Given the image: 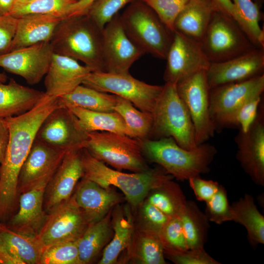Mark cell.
<instances>
[{
    "label": "cell",
    "mask_w": 264,
    "mask_h": 264,
    "mask_svg": "<svg viewBox=\"0 0 264 264\" xmlns=\"http://www.w3.org/2000/svg\"><path fill=\"white\" fill-rule=\"evenodd\" d=\"M62 106L58 97H45L33 109L5 118L9 131L8 144L0 166V197L13 199L22 165L44 120L56 108Z\"/></svg>",
    "instance_id": "cell-1"
},
{
    "label": "cell",
    "mask_w": 264,
    "mask_h": 264,
    "mask_svg": "<svg viewBox=\"0 0 264 264\" xmlns=\"http://www.w3.org/2000/svg\"><path fill=\"white\" fill-rule=\"evenodd\" d=\"M49 42L54 53L79 60L92 72H105L103 29L88 14L63 18Z\"/></svg>",
    "instance_id": "cell-2"
},
{
    "label": "cell",
    "mask_w": 264,
    "mask_h": 264,
    "mask_svg": "<svg viewBox=\"0 0 264 264\" xmlns=\"http://www.w3.org/2000/svg\"><path fill=\"white\" fill-rule=\"evenodd\" d=\"M140 141L145 158L182 181L208 173L217 153L214 146L206 142L188 150L178 145L171 137Z\"/></svg>",
    "instance_id": "cell-3"
},
{
    "label": "cell",
    "mask_w": 264,
    "mask_h": 264,
    "mask_svg": "<svg viewBox=\"0 0 264 264\" xmlns=\"http://www.w3.org/2000/svg\"><path fill=\"white\" fill-rule=\"evenodd\" d=\"M85 178L108 189H119L133 207L141 203L153 190L174 177L162 167L138 173H125L108 167L93 157L85 149L81 150Z\"/></svg>",
    "instance_id": "cell-4"
},
{
    "label": "cell",
    "mask_w": 264,
    "mask_h": 264,
    "mask_svg": "<svg viewBox=\"0 0 264 264\" xmlns=\"http://www.w3.org/2000/svg\"><path fill=\"white\" fill-rule=\"evenodd\" d=\"M151 112L153 127L150 138L171 137L182 148L195 149V128L189 111L178 95L176 84L165 83Z\"/></svg>",
    "instance_id": "cell-5"
},
{
    "label": "cell",
    "mask_w": 264,
    "mask_h": 264,
    "mask_svg": "<svg viewBox=\"0 0 264 264\" xmlns=\"http://www.w3.org/2000/svg\"><path fill=\"white\" fill-rule=\"evenodd\" d=\"M120 17L127 34L145 54L166 60L174 32L152 9L142 0H133Z\"/></svg>",
    "instance_id": "cell-6"
},
{
    "label": "cell",
    "mask_w": 264,
    "mask_h": 264,
    "mask_svg": "<svg viewBox=\"0 0 264 264\" xmlns=\"http://www.w3.org/2000/svg\"><path fill=\"white\" fill-rule=\"evenodd\" d=\"M199 44L210 63L225 62L258 48L237 22L220 10L214 14Z\"/></svg>",
    "instance_id": "cell-7"
},
{
    "label": "cell",
    "mask_w": 264,
    "mask_h": 264,
    "mask_svg": "<svg viewBox=\"0 0 264 264\" xmlns=\"http://www.w3.org/2000/svg\"><path fill=\"white\" fill-rule=\"evenodd\" d=\"M84 148L95 158L118 170L138 173L150 169L140 140L126 135L104 131L89 132Z\"/></svg>",
    "instance_id": "cell-8"
},
{
    "label": "cell",
    "mask_w": 264,
    "mask_h": 264,
    "mask_svg": "<svg viewBox=\"0 0 264 264\" xmlns=\"http://www.w3.org/2000/svg\"><path fill=\"white\" fill-rule=\"evenodd\" d=\"M82 85L97 90L110 93L126 99L140 110L151 113L161 94L163 87L147 84L129 73H113L93 71Z\"/></svg>",
    "instance_id": "cell-9"
},
{
    "label": "cell",
    "mask_w": 264,
    "mask_h": 264,
    "mask_svg": "<svg viewBox=\"0 0 264 264\" xmlns=\"http://www.w3.org/2000/svg\"><path fill=\"white\" fill-rule=\"evenodd\" d=\"M206 70L199 71L176 84L179 96L190 115L198 145L213 137L216 132L209 112V91Z\"/></svg>",
    "instance_id": "cell-10"
},
{
    "label": "cell",
    "mask_w": 264,
    "mask_h": 264,
    "mask_svg": "<svg viewBox=\"0 0 264 264\" xmlns=\"http://www.w3.org/2000/svg\"><path fill=\"white\" fill-rule=\"evenodd\" d=\"M89 222L73 195L49 213L35 235L44 249L65 242L77 241Z\"/></svg>",
    "instance_id": "cell-11"
},
{
    "label": "cell",
    "mask_w": 264,
    "mask_h": 264,
    "mask_svg": "<svg viewBox=\"0 0 264 264\" xmlns=\"http://www.w3.org/2000/svg\"><path fill=\"white\" fill-rule=\"evenodd\" d=\"M88 133L82 128L77 118L68 108L60 106L44 120L36 139L67 152L84 148Z\"/></svg>",
    "instance_id": "cell-12"
},
{
    "label": "cell",
    "mask_w": 264,
    "mask_h": 264,
    "mask_svg": "<svg viewBox=\"0 0 264 264\" xmlns=\"http://www.w3.org/2000/svg\"><path fill=\"white\" fill-rule=\"evenodd\" d=\"M264 74L246 81L230 83L209 91V112L216 130L222 129L227 118L246 100L262 95Z\"/></svg>",
    "instance_id": "cell-13"
},
{
    "label": "cell",
    "mask_w": 264,
    "mask_h": 264,
    "mask_svg": "<svg viewBox=\"0 0 264 264\" xmlns=\"http://www.w3.org/2000/svg\"><path fill=\"white\" fill-rule=\"evenodd\" d=\"M102 50L105 72L113 73H129L145 54L127 34L118 13L103 28Z\"/></svg>",
    "instance_id": "cell-14"
},
{
    "label": "cell",
    "mask_w": 264,
    "mask_h": 264,
    "mask_svg": "<svg viewBox=\"0 0 264 264\" xmlns=\"http://www.w3.org/2000/svg\"><path fill=\"white\" fill-rule=\"evenodd\" d=\"M166 60L164 80L175 84L210 65L198 42L176 30Z\"/></svg>",
    "instance_id": "cell-15"
},
{
    "label": "cell",
    "mask_w": 264,
    "mask_h": 264,
    "mask_svg": "<svg viewBox=\"0 0 264 264\" xmlns=\"http://www.w3.org/2000/svg\"><path fill=\"white\" fill-rule=\"evenodd\" d=\"M262 102L255 119L246 131L235 137L236 158L257 185L264 186V111Z\"/></svg>",
    "instance_id": "cell-16"
},
{
    "label": "cell",
    "mask_w": 264,
    "mask_h": 264,
    "mask_svg": "<svg viewBox=\"0 0 264 264\" xmlns=\"http://www.w3.org/2000/svg\"><path fill=\"white\" fill-rule=\"evenodd\" d=\"M53 53L49 42L38 43L0 56V67L35 85L46 74Z\"/></svg>",
    "instance_id": "cell-17"
},
{
    "label": "cell",
    "mask_w": 264,
    "mask_h": 264,
    "mask_svg": "<svg viewBox=\"0 0 264 264\" xmlns=\"http://www.w3.org/2000/svg\"><path fill=\"white\" fill-rule=\"evenodd\" d=\"M67 152L35 138L19 175L18 192L22 194L48 183Z\"/></svg>",
    "instance_id": "cell-18"
},
{
    "label": "cell",
    "mask_w": 264,
    "mask_h": 264,
    "mask_svg": "<svg viewBox=\"0 0 264 264\" xmlns=\"http://www.w3.org/2000/svg\"><path fill=\"white\" fill-rule=\"evenodd\" d=\"M264 48H256L225 62L210 63L206 73L210 89L247 80L264 74Z\"/></svg>",
    "instance_id": "cell-19"
},
{
    "label": "cell",
    "mask_w": 264,
    "mask_h": 264,
    "mask_svg": "<svg viewBox=\"0 0 264 264\" xmlns=\"http://www.w3.org/2000/svg\"><path fill=\"white\" fill-rule=\"evenodd\" d=\"M81 150L67 152L48 182L44 203L48 212L68 200L72 196L79 180L83 177Z\"/></svg>",
    "instance_id": "cell-20"
},
{
    "label": "cell",
    "mask_w": 264,
    "mask_h": 264,
    "mask_svg": "<svg viewBox=\"0 0 264 264\" xmlns=\"http://www.w3.org/2000/svg\"><path fill=\"white\" fill-rule=\"evenodd\" d=\"M91 72L90 68L80 65L77 60L54 53L44 76L45 94L58 98L66 94L82 84Z\"/></svg>",
    "instance_id": "cell-21"
},
{
    "label": "cell",
    "mask_w": 264,
    "mask_h": 264,
    "mask_svg": "<svg viewBox=\"0 0 264 264\" xmlns=\"http://www.w3.org/2000/svg\"><path fill=\"white\" fill-rule=\"evenodd\" d=\"M111 188H103L84 177L77 184L73 195L89 223L101 220L123 201V197Z\"/></svg>",
    "instance_id": "cell-22"
},
{
    "label": "cell",
    "mask_w": 264,
    "mask_h": 264,
    "mask_svg": "<svg viewBox=\"0 0 264 264\" xmlns=\"http://www.w3.org/2000/svg\"><path fill=\"white\" fill-rule=\"evenodd\" d=\"M48 183H43L21 194L19 209L11 220L13 230L35 235L46 218L43 210L44 197Z\"/></svg>",
    "instance_id": "cell-23"
},
{
    "label": "cell",
    "mask_w": 264,
    "mask_h": 264,
    "mask_svg": "<svg viewBox=\"0 0 264 264\" xmlns=\"http://www.w3.org/2000/svg\"><path fill=\"white\" fill-rule=\"evenodd\" d=\"M62 19L50 15H30L17 18L16 33L9 52L38 43L49 42Z\"/></svg>",
    "instance_id": "cell-24"
},
{
    "label": "cell",
    "mask_w": 264,
    "mask_h": 264,
    "mask_svg": "<svg viewBox=\"0 0 264 264\" xmlns=\"http://www.w3.org/2000/svg\"><path fill=\"white\" fill-rule=\"evenodd\" d=\"M215 0H188L176 19L174 28L199 43L216 11Z\"/></svg>",
    "instance_id": "cell-25"
},
{
    "label": "cell",
    "mask_w": 264,
    "mask_h": 264,
    "mask_svg": "<svg viewBox=\"0 0 264 264\" xmlns=\"http://www.w3.org/2000/svg\"><path fill=\"white\" fill-rule=\"evenodd\" d=\"M45 92L22 86L10 79L7 84L0 83V118L23 114L35 107Z\"/></svg>",
    "instance_id": "cell-26"
},
{
    "label": "cell",
    "mask_w": 264,
    "mask_h": 264,
    "mask_svg": "<svg viewBox=\"0 0 264 264\" xmlns=\"http://www.w3.org/2000/svg\"><path fill=\"white\" fill-rule=\"evenodd\" d=\"M0 236L5 249L17 264H40L44 248L35 235L0 225Z\"/></svg>",
    "instance_id": "cell-27"
},
{
    "label": "cell",
    "mask_w": 264,
    "mask_h": 264,
    "mask_svg": "<svg viewBox=\"0 0 264 264\" xmlns=\"http://www.w3.org/2000/svg\"><path fill=\"white\" fill-rule=\"evenodd\" d=\"M230 207L231 220L245 227L250 244L253 247L263 244L264 217L258 210L252 196L245 194Z\"/></svg>",
    "instance_id": "cell-28"
},
{
    "label": "cell",
    "mask_w": 264,
    "mask_h": 264,
    "mask_svg": "<svg viewBox=\"0 0 264 264\" xmlns=\"http://www.w3.org/2000/svg\"><path fill=\"white\" fill-rule=\"evenodd\" d=\"M112 211H110L101 220L89 223L77 241L80 264L91 262L111 238L113 233L111 220Z\"/></svg>",
    "instance_id": "cell-29"
},
{
    "label": "cell",
    "mask_w": 264,
    "mask_h": 264,
    "mask_svg": "<svg viewBox=\"0 0 264 264\" xmlns=\"http://www.w3.org/2000/svg\"><path fill=\"white\" fill-rule=\"evenodd\" d=\"M58 99L64 107H77L93 111L110 112L114 111L117 96L81 84Z\"/></svg>",
    "instance_id": "cell-30"
},
{
    "label": "cell",
    "mask_w": 264,
    "mask_h": 264,
    "mask_svg": "<svg viewBox=\"0 0 264 264\" xmlns=\"http://www.w3.org/2000/svg\"><path fill=\"white\" fill-rule=\"evenodd\" d=\"M77 118L82 128L87 132H109L129 136V131L122 117L117 112L90 110L77 107H66Z\"/></svg>",
    "instance_id": "cell-31"
},
{
    "label": "cell",
    "mask_w": 264,
    "mask_h": 264,
    "mask_svg": "<svg viewBox=\"0 0 264 264\" xmlns=\"http://www.w3.org/2000/svg\"><path fill=\"white\" fill-rule=\"evenodd\" d=\"M179 218L188 249L204 248L209 228V220L205 214L194 201L187 200Z\"/></svg>",
    "instance_id": "cell-32"
},
{
    "label": "cell",
    "mask_w": 264,
    "mask_h": 264,
    "mask_svg": "<svg viewBox=\"0 0 264 264\" xmlns=\"http://www.w3.org/2000/svg\"><path fill=\"white\" fill-rule=\"evenodd\" d=\"M112 216V238L104 249L99 264L116 263L121 252L129 248L132 240L134 230L131 218L120 212H116Z\"/></svg>",
    "instance_id": "cell-33"
},
{
    "label": "cell",
    "mask_w": 264,
    "mask_h": 264,
    "mask_svg": "<svg viewBox=\"0 0 264 264\" xmlns=\"http://www.w3.org/2000/svg\"><path fill=\"white\" fill-rule=\"evenodd\" d=\"M150 193L146 200L168 216L179 217L184 212L187 200L180 186L172 179Z\"/></svg>",
    "instance_id": "cell-34"
},
{
    "label": "cell",
    "mask_w": 264,
    "mask_h": 264,
    "mask_svg": "<svg viewBox=\"0 0 264 264\" xmlns=\"http://www.w3.org/2000/svg\"><path fill=\"white\" fill-rule=\"evenodd\" d=\"M114 111L123 118L129 137L139 140L150 138L153 123L151 113L139 110L130 101L118 96Z\"/></svg>",
    "instance_id": "cell-35"
},
{
    "label": "cell",
    "mask_w": 264,
    "mask_h": 264,
    "mask_svg": "<svg viewBox=\"0 0 264 264\" xmlns=\"http://www.w3.org/2000/svg\"><path fill=\"white\" fill-rule=\"evenodd\" d=\"M231 1L236 11V21L257 47L264 48V32L259 23L260 7L252 0Z\"/></svg>",
    "instance_id": "cell-36"
},
{
    "label": "cell",
    "mask_w": 264,
    "mask_h": 264,
    "mask_svg": "<svg viewBox=\"0 0 264 264\" xmlns=\"http://www.w3.org/2000/svg\"><path fill=\"white\" fill-rule=\"evenodd\" d=\"M136 237L132 236L131 244L133 245L134 259L141 264H165V255L158 235L143 229Z\"/></svg>",
    "instance_id": "cell-37"
},
{
    "label": "cell",
    "mask_w": 264,
    "mask_h": 264,
    "mask_svg": "<svg viewBox=\"0 0 264 264\" xmlns=\"http://www.w3.org/2000/svg\"><path fill=\"white\" fill-rule=\"evenodd\" d=\"M74 0H32L15 5L10 15L16 18L30 15H50L64 18Z\"/></svg>",
    "instance_id": "cell-38"
},
{
    "label": "cell",
    "mask_w": 264,
    "mask_h": 264,
    "mask_svg": "<svg viewBox=\"0 0 264 264\" xmlns=\"http://www.w3.org/2000/svg\"><path fill=\"white\" fill-rule=\"evenodd\" d=\"M164 255L176 253L188 249L179 217H172L158 235Z\"/></svg>",
    "instance_id": "cell-39"
},
{
    "label": "cell",
    "mask_w": 264,
    "mask_h": 264,
    "mask_svg": "<svg viewBox=\"0 0 264 264\" xmlns=\"http://www.w3.org/2000/svg\"><path fill=\"white\" fill-rule=\"evenodd\" d=\"M40 264H80L77 241L62 242L44 248Z\"/></svg>",
    "instance_id": "cell-40"
},
{
    "label": "cell",
    "mask_w": 264,
    "mask_h": 264,
    "mask_svg": "<svg viewBox=\"0 0 264 264\" xmlns=\"http://www.w3.org/2000/svg\"><path fill=\"white\" fill-rule=\"evenodd\" d=\"M261 99L262 95L257 96L244 102L227 118L222 129L237 128L246 131L256 117Z\"/></svg>",
    "instance_id": "cell-41"
},
{
    "label": "cell",
    "mask_w": 264,
    "mask_h": 264,
    "mask_svg": "<svg viewBox=\"0 0 264 264\" xmlns=\"http://www.w3.org/2000/svg\"><path fill=\"white\" fill-rule=\"evenodd\" d=\"M156 14L172 32L175 22L188 0H142Z\"/></svg>",
    "instance_id": "cell-42"
},
{
    "label": "cell",
    "mask_w": 264,
    "mask_h": 264,
    "mask_svg": "<svg viewBox=\"0 0 264 264\" xmlns=\"http://www.w3.org/2000/svg\"><path fill=\"white\" fill-rule=\"evenodd\" d=\"M205 214L209 221L218 224L231 220L227 192L221 185L212 198L206 202Z\"/></svg>",
    "instance_id": "cell-43"
},
{
    "label": "cell",
    "mask_w": 264,
    "mask_h": 264,
    "mask_svg": "<svg viewBox=\"0 0 264 264\" xmlns=\"http://www.w3.org/2000/svg\"><path fill=\"white\" fill-rule=\"evenodd\" d=\"M133 0H96L87 14L102 29L126 4Z\"/></svg>",
    "instance_id": "cell-44"
},
{
    "label": "cell",
    "mask_w": 264,
    "mask_h": 264,
    "mask_svg": "<svg viewBox=\"0 0 264 264\" xmlns=\"http://www.w3.org/2000/svg\"><path fill=\"white\" fill-rule=\"evenodd\" d=\"M176 264H220L203 248L188 249L185 251L165 255Z\"/></svg>",
    "instance_id": "cell-45"
},
{
    "label": "cell",
    "mask_w": 264,
    "mask_h": 264,
    "mask_svg": "<svg viewBox=\"0 0 264 264\" xmlns=\"http://www.w3.org/2000/svg\"><path fill=\"white\" fill-rule=\"evenodd\" d=\"M142 215L145 221L144 229L158 235L171 218L147 200L142 206Z\"/></svg>",
    "instance_id": "cell-46"
},
{
    "label": "cell",
    "mask_w": 264,
    "mask_h": 264,
    "mask_svg": "<svg viewBox=\"0 0 264 264\" xmlns=\"http://www.w3.org/2000/svg\"><path fill=\"white\" fill-rule=\"evenodd\" d=\"M17 20L10 15H0V56L9 51L16 33Z\"/></svg>",
    "instance_id": "cell-47"
},
{
    "label": "cell",
    "mask_w": 264,
    "mask_h": 264,
    "mask_svg": "<svg viewBox=\"0 0 264 264\" xmlns=\"http://www.w3.org/2000/svg\"><path fill=\"white\" fill-rule=\"evenodd\" d=\"M188 180L197 199L205 202L212 198L220 186L216 181L204 179L200 176L192 177Z\"/></svg>",
    "instance_id": "cell-48"
},
{
    "label": "cell",
    "mask_w": 264,
    "mask_h": 264,
    "mask_svg": "<svg viewBox=\"0 0 264 264\" xmlns=\"http://www.w3.org/2000/svg\"><path fill=\"white\" fill-rule=\"evenodd\" d=\"M96 0H78L69 6L65 17L86 15Z\"/></svg>",
    "instance_id": "cell-49"
},
{
    "label": "cell",
    "mask_w": 264,
    "mask_h": 264,
    "mask_svg": "<svg viewBox=\"0 0 264 264\" xmlns=\"http://www.w3.org/2000/svg\"><path fill=\"white\" fill-rule=\"evenodd\" d=\"M9 138V131L5 119L0 118V166L4 157Z\"/></svg>",
    "instance_id": "cell-50"
},
{
    "label": "cell",
    "mask_w": 264,
    "mask_h": 264,
    "mask_svg": "<svg viewBox=\"0 0 264 264\" xmlns=\"http://www.w3.org/2000/svg\"><path fill=\"white\" fill-rule=\"evenodd\" d=\"M220 9L233 17L235 20L236 14L231 0H215Z\"/></svg>",
    "instance_id": "cell-51"
},
{
    "label": "cell",
    "mask_w": 264,
    "mask_h": 264,
    "mask_svg": "<svg viewBox=\"0 0 264 264\" xmlns=\"http://www.w3.org/2000/svg\"><path fill=\"white\" fill-rule=\"evenodd\" d=\"M16 3V0H0V15H10Z\"/></svg>",
    "instance_id": "cell-52"
},
{
    "label": "cell",
    "mask_w": 264,
    "mask_h": 264,
    "mask_svg": "<svg viewBox=\"0 0 264 264\" xmlns=\"http://www.w3.org/2000/svg\"><path fill=\"white\" fill-rule=\"evenodd\" d=\"M0 264H17L5 249L0 236Z\"/></svg>",
    "instance_id": "cell-53"
},
{
    "label": "cell",
    "mask_w": 264,
    "mask_h": 264,
    "mask_svg": "<svg viewBox=\"0 0 264 264\" xmlns=\"http://www.w3.org/2000/svg\"><path fill=\"white\" fill-rule=\"evenodd\" d=\"M7 80V76L5 73H0V83H5Z\"/></svg>",
    "instance_id": "cell-54"
},
{
    "label": "cell",
    "mask_w": 264,
    "mask_h": 264,
    "mask_svg": "<svg viewBox=\"0 0 264 264\" xmlns=\"http://www.w3.org/2000/svg\"><path fill=\"white\" fill-rule=\"evenodd\" d=\"M31 0H16V4L24 3L29 2V1H31Z\"/></svg>",
    "instance_id": "cell-55"
},
{
    "label": "cell",
    "mask_w": 264,
    "mask_h": 264,
    "mask_svg": "<svg viewBox=\"0 0 264 264\" xmlns=\"http://www.w3.org/2000/svg\"><path fill=\"white\" fill-rule=\"evenodd\" d=\"M255 2H256L258 5V6L260 7L262 2V0H255Z\"/></svg>",
    "instance_id": "cell-56"
},
{
    "label": "cell",
    "mask_w": 264,
    "mask_h": 264,
    "mask_svg": "<svg viewBox=\"0 0 264 264\" xmlns=\"http://www.w3.org/2000/svg\"><path fill=\"white\" fill-rule=\"evenodd\" d=\"M75 1H77V0H74Z\"/></svg>",
    "instance_id": "cell-57"
},
{
    "label": "cell",
    "mask_w": 264,
    "mask_h": 264,
    "mask_svg": "<svg viewBox=\"0 0 264 264\" xmlns=\"http://www.w3.org/2000/svg\"><path fill=\"white\" fill-rule=\"evenodd\" d=\"M78 0H77V1H78Z\"/></svg>",
    "instance_id": "cell-58"
}]
</instances>
